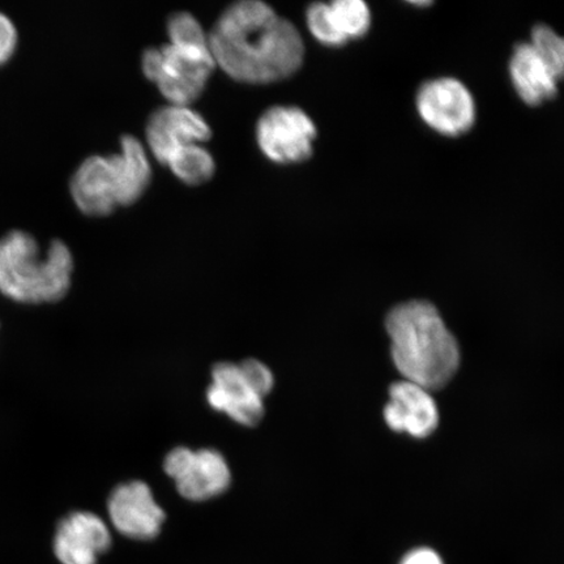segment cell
Wrapping results in <instances>:
<instances>
[{
  "mask_svg": "<svg viewBox=\"0 0 564 564\" xmlns=\"http://www.w3.org/2000/svg\"><path fill=\"white\" fill-rule=\"evenodd\" d=\"M208 40L216 66L249 84L286 79L297 73L305 55L297 28L259 0L230 6Z\"/></svg>",
  "mask_w": 564,
  "mask_h": 564,
  "instance_id": "6da1fadb",
  "label": "cell"
},
{
  "mask_svg": "<svg viewBox=\"0 0 564 564\" xmlns=\"http://www.w3.org/2000/svg\"><path fill=\"white\" fill-rule=\"evenodd\" d=\"M394 368L409 382L440 390L460 366V348L438 310L426 301H409L387 315Z\"/></svg>",
  "mask_w": 564,
  "mask_h": 564,
  "instance_id": "7a4b0ae2",
  "label": "cell"
},
{
  "mask_svg": "<svg viewBox=\"0 0 564 564\" xmlns=\"http://www.w3.org/2000/svg\"><path fill=\"white\" fill-rule=\"evenodd\" d=\"M74 257L62 239H52L45 251L26 230L0 237V293L20 303L58 302L73 282Z\"/></svg>",
  "mask_w": 564,
  "mask_h": 564,
  "instance_id": "3957f363",
  "label": "cell"
},
{
  "mask_svg": "<svg viewBox=\"0 0 564 564\" xmlns=\"http://www.w3.org/2000/svg\"><path fill=\"white\" fill-rule=\"evenodd\" d=\"M152 178L147 159L132 148L110 156H90L70 178L69 189L84 214L105 216L130 206L145 193Z\"/></svg>",
  "mask_w": 564,
  "mask_h": 564,
  "instance_id": "277c9868",
  "label": "cell"
},
{
  "mask_svg": "<svg viewBox=\"0 0 564 564\" xmlns=\"http://www.w3.org/2000/svg\"><path fill=\"white\" fill-rule=\"evenodd\" d=\"M141 66L171 105L189 106L206 89L216 62L209 47L169 44L148 48Z\"/></svg>",
  "mask_w": 564,
  "mask_h": 564,
  "instance_id": "5b68a950",
  "label": "cell"
},
{
  "mask_svg": "<svg viewBox=\"0 0 564 564\" xmlns=\"http://www.w3.org/2000/svg\"><path fill=\"white\" fill-rule=\"evenodd\" d=\"M421 121L440 135L456 138L476 123L474 95L455 77L443 76L423 83L415 96Z\"/></svg>",
  "mask_w": 564,
  "mask_h": 564,
  "instance_id": "8992f818",
  "label": "cell"
},
{
  "mask_svg": "<svg viewBox=\"0 0 564 564\" xmlns=\"http://www.w3.org/2000/svg\"><path fill=\"white\" fill-rule=\"evenodd\" d=\"M315 138L312 118L292 106L268 109L257 124L260 150L278 164H299L312 158Z\"/></svg>",
  "mask_w": 564,
  "mask_h": 564,
  "instance_id": "52a82bcc",
  "label": "cell"
},
{
  "mask_svg": "<svg viewBox=\"0 0 564 564\" xmlns=\"http://www.w3.org/2000/svg\"><path fill=\"white\" fill-rule=\"evenodd\" d=\"M164 470L181 496L192 502L221 496L231 484L229 465L216 449L176 447L166 455Z\"/></svg>",
  "mask_w": 564,
  "mask_h": 564,
  "instance_id": "ba28073f",
  "label": "cell"
},
{
  "mask_svg": "<svg viewBox=\"0 0 564 564\" xmlns=\"http://www.w3.org/2000/svg\"><path fill=\"white\" fill-rule=\"evenodd\" d=\"M108 512L119 533L139 541L156 539L166 519L143 481L118 485L108 499Z\"/></svg>",
  "mask_w": 564,
  "mask_h": 564,
  "instance_id": "9c48e42d",
  "label": "cell"
},
{
  "mask_svg": "<svg viewBox=\"0 0 564 564\" xmlns=\"http://www.w3.org/2000/svg\"><path fill=\"white\" fill-rule=\"evenodd\" d=\"M206 119L189 106L169 105L150 118L147 124V141L153 156L161 164L187 145L202 144L210 139Z\"/></svg>",
  "mask_w": 564,
  "mask_h": 564,
  "instance_id": "30bf717a",
  "label": "cell"
},
{
  "mask_svg": "<svg viewBox=\"0 0 564 564\" xmlns=\"http://www.w3.org/2000/svg\"><path fill=\"white\" fill-rule=\"evenodd\" d=\"M53 546L62 564H97L111 546V534L98 514L75 511L59 521Z\"/></svg>",
  "mask_w": 564,
  "mask_h": 564,
  "instance_id": "8fae6325",
  "label": "cell"
},
{
  "mask_svg": "<svg viewBox=\"0 0 564 564\" xmlns=\"http://www.w3.org/2000/svg\"><path fill=\"white\" fill-rule=\"evenodd\" d=\"M384 420L393 432L406 433L419 440L427 438L438 427V405L432 391L409 380H399L390 387Z\"/></svg>",
  "mask_w": 564,
  "mask_h": 564,
  "instance_id": "7c38bea8",
  "label": "cell"
},
{
  "mask_svg": "<svg viewBox=\"0 0 564 564\" xmlns=\"http://www.w3.org/2000/svg\"><path fill=\"white\" fill-rule=\"evenodd\" d=\"M207 401L212 409L228 414L239 425L256 426L264 415L263 398L246 382L236 364L221 362L212 369Z\"/></svg>",
  "mask_w": 564,
  "mask_h": 564,
  "instance_id": "4fadbf2b",
  "label": "cell"
},
{
  "mask_svg": "<svg viewBox=\"0 0 564 564\" xmlns=\"http://www.w3.org/2000/svg\"><path fill=\"white\" fill-rule=\"evenodd\" d=\"M509 74L514 91L529 106L553 100L558 94L560 80L534 51L531 42H521L514 46Z\"/></svg>",
  "mask_w": 564,
  "mask_h": 564,
  "instance_id": "5bb4252c",
  "label": "cell"
},
{
  "mask_svg": "<svg viewBox=\"0 0 564 564\" xmlns=\"http://www.w3.org/2000/svg\"><path fill=\"white\" fill-rule=\"evenodd\" d=\"M176 178L186 185L197 186L208 182L216 171L215 160L206 148L192 144L176 151L165 164Z\"/></svg>",
  "mask_w": 564,
  "mask_h": 564,
  "instance_id": "9a60e30c",
  "label": "cell"
},
{
  "mask_svg": "<svg viewBox=\"0 0 564 564\" xmlns=\"http://www.w3.org/2000/svg\"><path fill=\"white\" fill-rule=\"evenodd\" d=\"M338 30L348 40L362 39L371 26V11L362 0H335L329 3Z\"/></svg>",
  "mask_w": 564,
  "mask_h": 564,
  "instance_id": "2e32d148",
  "label": "cell"
},
{
  "mask_svg": "<svg viewBox=\"0 0 564 564\" xmlns=\"http://www.w3.org/2000/svg\"><path fill=\"white\" fill-rule=\"evenodd\" d=\"M531 45L547 65L556 79H564V37L556 33L553 28L546 24H539L533 28Z\"/></svg>",
  "mask_w": 564,
  "mask_h": 564,
  "instance_id": "e0dca14e",
  "label": "cell"
},
{
  "mask_svg": "<svg viewBox=\"0 0 564 564\" xmlns=\"http://www.w3.org/2000/svg\"><path fill=\"white\" fill-rule=\"evenodd\" d=\"M307 26L314 37L321 44L338 47L347 44L348 40L338 30L333 9L330 4L314 3L308 7L306 12Z\"/></svg>",
  "mask_w": 564,
  "mask_h": 564,
  "instance_id": "ac0fdd59",
  "label": "cell"
},
{
  "mask_svg": "<svg viewBox=\"0 0 564 564\" xmlns=\"http://www.w3.org/2000/svg\"><path fill=\"white\" fill-rule=\"evenodd\" d=\"M169 39L176 46L209 47L208 35L193 15L187 12L174 13L167 23Z\"/></svg>",
  "mask_w": 564,
  "mask_h": 564,
  "instance_id": "d6986e66",
  "label": "cell"
},
{
  "mask_svg": "<svg viewBox=\"0 0 564 564\" xmlns=\"http://www.w3.org/2000/svg\"><path fill=\"white\" fill-rule=\"evenodd\" d=\"M239 369H241L246 382L260 398L264 399L272 391L274 386L273 373L264 364L257 361V359H246V361L239 364Z\"/></svg>",
  "mask_w": 564,
  "mask_h": 564,
  "instance_id": "ffe728a7",
  "label": "cell"
},
{
  "mask_svg": "<svg viewBox=\"0 0 564 564\" xmlns=\"http://www.w3.org/2000/svg\"><path fill=\"white\" fill-rule=\"evenodd\" d=\"M18 28L9 15L0 11V65L10 59L18 45Z\"/></svg>",
  "mask_w": 564,
  "mask_h": 564,
  "instance_id": "44dd1931",
  "label": "cell"
},
{
  "mask_svg": "<svg viewBox=\"0 0 564 564\" xmlns=\"http://www.w3.org/2000/svg\"><path fill=\"white\" fill-rule=\"evenodd\" d=\"M401 564H443V562L434 550L421 547L408 553Z\"/></svg>",
  "mask_w": 564,
  "mask_h": 564,
  "instance_id": "7402d4cb",
  "label": "cell"
}]
</instances>
